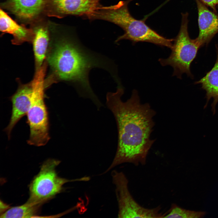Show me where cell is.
I'll return each mask as SVG.
<instances>
[{"mask_svg":"<svg viewBox=\"0 0 218 218\" xmlns=\"http://www.w3.org/2000/svg\"><path fill=\"white\" fill-rule=\"evenodd\" d=\"M124 93L120 85L115 92L106 94V104L117 123L118 141L114 159L103 174L123 163L145 165L149 152L155 140L150 138L155 111L148 103H141L136 90H133L130 98L125 102L121 99Z\"/></svg>","mask_w":218,"mask_h":218,"instance_id":"1","label":"cell"},{"mask_svg":"<svg viewBox=\"0 0 218 218\" xmlns=\"http://www.w3.org/2000/svg\"><path fill=\"white\" fill-rule=\"evenodd\" d=\"M49 63L60 80L71 83L80 97L101 104L90 83L89 75L94 68H101L113 76L117 71L113 61L88 49L76 38L64 39L56 46L48 58Z\"/></svg>","mask_w":218,"mask_h":218,"instance_id":"2","label":"cell"},{"mask_svg":"<svg viewBox=\"0 0 218 218\" xmlns=\"http://www.w3.org/2000/svg\"><path fill=\"white\" fill-rule=\"evenodd\" d=\"M133 0L121 1L114 5L102 6L87 19L106 21L121 28L124 33L117 38L116 43L125 39L131 41L133 44L139 42H147L171 49L174 39L165 38L151 28L143 21L135 18L130 14L128 5Z\"/></svg>","mask_w":218,"mask_h":218,"instance_id":"3","label":"cell"},{"mask_svg":"<svg viewBox=\"0 0 218 218\" xmlns=\"http://www.w3.org/2000/svg\"><path fill=\"white\" fill-rule=\"evenodd\" d=\"M45 70L41 68L31 81L32 95L31 105L27 113V122L30 128L29 145H45L50 139L48 113L44 99V78Z\"/></svg>","mask_w":218,"mask_h":218,"instance_id":"4","label":"cell"},{"mask_svg":"<svg viewBox=\"0 0 218 218\" xmlns=\"http://www.w3.org/2000/svg\"><path fill=\"white\" fill-rule=\"evenodd\" d=\"M188 15L187 12L182 14L180 29L174 39L169 56L158 60L162 66H172L173 69V76L181 79L183 73L193 78L190 71V65L199 49L201 47L195 39H192L190 37L188 31Z\"/></svg>","mask_w":218,"mask_h":218,"instance_id":"5","label":"cell"},{"mask_svg":"<svg viewBox=\"0 0 218 218\" xmlns=\"http://www.w3.org/2000/svg\"><path fill=\"white\" fill-rule=\"evenodd\" d=\"M60 163L58 160L50 159L43 164L30 185L28 200L40 204L59 193L65 183L71 181L88 180V177L71 180L59 177L56 167Z\"/></svg>","mask_w":218,"mask_h":218,"instance_id":"6","label":"cell"},{"mask_svg":"<svg viewBox=\"0 0 218 218\" xmlns=\"http://www.w3.org/2000/svg\"><path fill=\"white\" fill-rule=\"evenodd\" d=\"M111 175L115 187L118 207V217L164 218L165 213L160 212V206L146 208L135 200L130 191L128 180L123 172L113 170Z\"/></svg>","mask_w":218,"mask_h":218,"instance_id":"7","label":"cell"},{"mask_svg":"<svg viewBox=\"0 0 218 218\" xmlns=\"http://www.w3.org/2000/svg\"><path fill=\"white\" fill-rule=\"evenodd\" d=\"M101 0H50L51 10L61 18L68 15L86 18L102 5Z\"/></svg>","mask_w":218,"mask_h":218,"instance_id":"8","label":"cell"},{"mask_svg":"<svg viewBox=\"0 0 218 218\" xmlns=\"http://www.w3.org/2000/svg\"><path fill=\"white\" fill-rule=\"evenodd\" d=\"M31 83L20 87L12 96L11 100L12 108L11 116L8 124L5 129L8 139L12 131L18 122L27 115L30 108L32 95Z\"/></svg>","mask_w":218,"mask_h":218,"instance_id":"9","label":"cell"},{"mask_svg":"<svg viewBox=\"0 0 218 218\" xmlns=\"http://www.w3.org/2000/svg\"><path fill=\"white\" fill-rule=\"evenodd\" d=\"M198 12L199 33L195 39L201 47L207 45L218 33V15L200 0H195Z\"/></svg>","mask_w":218,"mask_h":218,"instance_id":"10","label":"cell"},{"mask_svg":"<svg viewBox=\"0 0 218 218\" xmlns=\"http://www.w3.org/2000/svg\"><path fill=\"white\" fill-rule=\"evenodd\" d=\"M47 0H10L8 9L19 18L30 20L39 14L46 5Z\"/></svg>","mask_w":218,"mask_h":218,"instance_id":"11","label":"cell"},{"mask_svg":"<svg viewBox=\"0 0 218 218\" xmlns=\"http://www.w3.org/2000/svg\"><path fill=\"white\" fill-rule=\"evenodd\" d=\"M0 30L12 35V42L17 44L30 40L33 31L13 20L1 9L0 10Z\"/></svg>","mask_w":218,"mask_h":218,"instance_id":"12","label":"cell"},{"mask_svg":"<svg viewBox=\"0 0 218 218\" xmlns=\"http://www.w3.org/2000/svg\"><path fill=\"white\" fill-rule=\"evenodd\" d=\"M216 59L212 69L199 80L195 82L196 84H200L202 88L206 92L208 99L213 98V104L218 101V44L216 45Z\"/></svg>","mask_w":218,"mask_h":218,"instance_id":"13","label":"cell"},{"mask_svg":"<svg viewBox=\"0 0 218 218\" xmlns=\"http://www.w3.org/2000/svg\"><path fill=\"white\" fill-rule=\"evenodd\" d=\"M33 48L37 64L41 65L45 58L48 43V31L42 27L36 28L34 31Z\"/></svg>","mask_w":218,"mask_h":218,"instance_id":"14","label":"cell"},{"mask_svg":"<svg viewBox=\"0 0 218 218\" xmlns=\"http://www.w3.org/2000/svg\"><path fill=\"white\" fill-rule=\"evenodd\" d=\"M40 205L28 200L21 206L9 208L1 215L0 218L33 217Z\"/></svg>","mask_w":218,"mask_h":218,"instance_id":"15","label":"cell"},{"mask_svg":"<svg viewBox=\"0 0 218 218\" xmlns=\"http://www.w3.org/2000/svg\"><path fill=\"white\" fill-rule=\"evenodd\" d=\"M204 211H196L186 210L175 203H172L164 218H200L206 214Z\"/></svg>","mask_w":218,"mask_h":218,"instance_id":"16","label":"cell"},{"mask_svg":"<svg viewBox=\"0 0 218 218\" xmlns=\"http://www.w3.org/2000/svg\"><path fill=\"white\" fill-rule=\"evenodd\" d=\"M205 5L209 6L215 12L216 6L218 5V0H200Z\"/></svg>","mask_w":218,"mask_h":218,"instance_id":"17","label":"cell"},{"mask_svg":"<svg viewBox=\"0 0 218 218\" xmlns=\"http://www.w3.org/2000/svg\"><path fill=\"white\" fill-rule=\"evenodd\" d=\"M9 206L6 205L1 201H0V209L1 211H5L6 209H7L9 208Z\"/></svg>","mask_w":218,"mask_h":218,"instance_id":"18","label":"cell"}]
</instances>
